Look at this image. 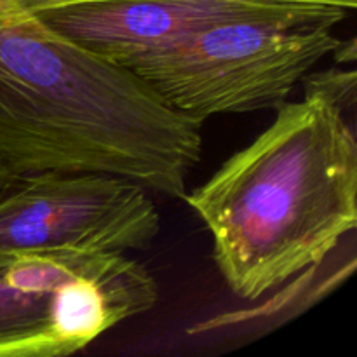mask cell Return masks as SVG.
Listing matches in <instances>:
<instances>
[{
    "label": "cell",
    "instance_id": "obj_1",
    "mask_svg": "<svg viewBox=\"0 0 357 357\" xmlns=\"http://www.w3.org/2000/svg\"><path fill=\"white\" fill-rule=\"evenodd\" d=\"M201 153L202 122L126 66L0 0V174L96 171L183 199Z\"/></svg>",
    "mask_w": 357,
    "mask_h": 357
},
{
    "label": "cell",
    "instance_id": "obj_2",
    "mask_svg": "<svg viewBox=\"0 0 357 357\" xmlns=\"http://www.w3.org/2000/svg\"><path fill=\"white\" fill-rule=\"evenodd\" d=\"M183 201L230 291L257 300L319 267L357 225V142L344 108L305 91Z\"/></svg>",
    "mask_w": 357,
    "mask_h": 357
},
{
    "label": "cell",
    "instance_id": "obj_3",
    "mask_svg": "<svg viewBox=\"0 0 357 357\" xmlns=\"http://www.w3.org/2000/svg\"><path fill=\"white\" fill-rule=\"evenodd\" d=\"M351 10L286 2L209 24L126 68L164 103L199 122L213 115L278 110L342 42L335 33Z\"/></svg>",
    "mask_w": 357,
    "mask_h": 357
},
{
    "label": "cell",
    "instance_id": "obj_4",
    "mask_svg": "<svg viewBox=\"0 0 357 357\" xmlns=\"http://www.w3.org/2000/svg\"><path fill=\"white\" fill-rule=\"evenodd\" d=\"M160 215L138 181L96 171H49L0 194V253L145 250Z\"/></svg>",
    "mask_w": 357,
    "mask_h": 357
},
{
    "label": "cell",
    "instance_id": "obj_5",
    "mask_svg": "<svg viewBox=\"0 0 357 357\" xmlns=\"http://www.w3.org/2000/svg\"><path fill=\"white\" fill-rule=\"evenodd\" d=\"M275 0H84L37 13L80 47L126 66L188 35L241 16L271 10Z\"/></svg>",
    "mask_w": 357,
    "mask_h": 357
},
{
    "label": "cell",
    "instance_id": "obj_6",
    "mask_svg": "<svg viewBox=\"0 0 357 357\" xmlns=\"http://www.w3.org/2000/svg\"><path fill=\"white\" fill-rule=\"evenodd\" d=\"M10 260L13 253H0V357H58L51 335L56 291L21 288Z\"/></svg>",
    "mask_w": 357,
    "mask_h": 357
},
{
    "label": "cell",
    "instance_id": "obj_7",
    "mask_svg": "<svg viewBox=\"0 0 357 357\" xmlns=\"http://www.w3.org/2000/svg\"><path fill=\"white\" fill-rule=\"evenodd\" d=\"M356 70L330 68L323 72H310L303 79V91H314L330 98L340 108L347 110L356 105Z\"/></svg>",
    "mask_w": 357,
    "mask_h": 357
},
{
    "label": "cell",
    "instance_id": "obj_8",
    "mask_svg": "<svg viewBox=\"0 0 357 357\" xmlns=\"http://www.w3.org/2000/svg\"><path fill=\"white\" fill-rule=\"evenodd\" d=\"M17 7L30 10V13H42V10L52 9V7L68 6V3L84 2V0H7ZM275 2H300V3H324V6L344 7L347 10H354L357 7V0H275Z\"/></svg>",
    "mask_w": 357,
    "mask_h": 357
},
{
    "label": "cell",
    "instance_id": "obj_9",
    "mask_svg": "<svg viewBox=\"0 0 357 357\" xmlns=\"http://www.w3.org/2000/svg\"><path fill=\"white\" fill-rule=\"evenodd\" d=\"M331 56L335 58V61L344 63V65L345 63H354L356 61V40L354 38H351V40H342Z\"/></svg>",
    "mask_w": 357,
    "mask_h": 357
},
{
    "label": "cell",
    "instance_id": "obj_10",
    "mask_svg": "<svg viewBox=\"0 0 357 357\" xmlns=\"http://www.w3.org/2000/svg\"><path fill=\"white\" fill-rule=\"evenodd\" d=\"M13 183L14 181H10L9 178H6L3 174H0V194H2L3 190H7V188H9Z\"/></svg>",
    "mask_w": 357,
    "mask_h": 357
}]
</instances>
